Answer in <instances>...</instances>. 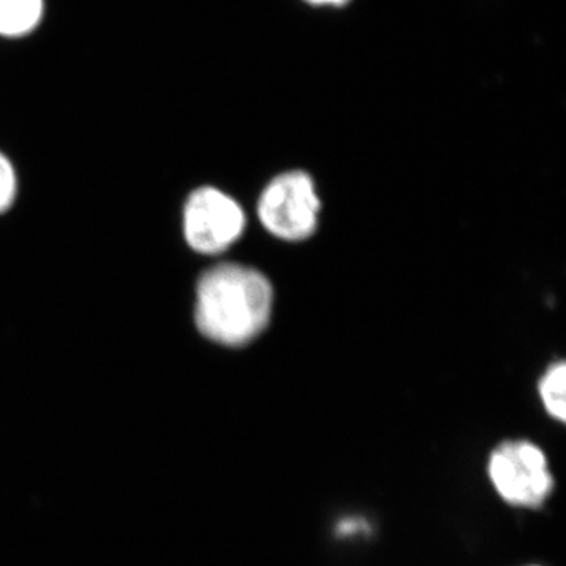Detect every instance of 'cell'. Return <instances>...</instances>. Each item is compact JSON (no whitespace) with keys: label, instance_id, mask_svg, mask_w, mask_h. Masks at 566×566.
I'll return each instance as SVG.
<instances>
[{"label":"cell","instance_id":"6da1fadb","mask_svg":"<svg viewBox=\"0 0 566 566\" xmlns=\"http://www.w3.org/2000/svg\"><path fill=\"white\" fill-rule=\"evenodd\" d=\"M273 305L274 289L262 271L221 263L197 282L193 322L208 340L238 348L266 329Z\"/></svg>","mask_w":566,"mask_h":566},{"label":"cell","instance_id":"7a4b0ae2","mask_svg":"<svg viewBox=\"0 0 566 566\" xmlns=\"http://www.w3.org/2000/svg\"><path fill=\"white\" fill-rule=\"evenodd\" d=\"M488 476L502 501L523 509H539L556 486L545 452L523 439L495 447L488 461Z\"/></svg>","mask_w":566,"mask_h":566},{"label":"cell","instance_id":"3957f363","mask_svg":"<svg viewBox=\"0 0 566 566\" xmlns=\"http://www.w3.org/2000/svg\"><path fill=\"white\" fill-rule=\"evenodd\" d=\"M322 200L314 178L290 170L268 182L256 205L264 229L283 241H304L316 232Z\"/></svg>","mask_w":566,"mask_h":566},{"label":"cell","instance_id":"277c9868","mask_svg":"<svg viewBox=\"0 0 566 566\" xmlns=\"http://www.w3.org/2000/svg\"><path fill=\"white\" fill-rule=\"evenodd\" d=\"M243 207L212 186L196 189L182 208V234L193 252L216 255L232 248L245 230Z\"/></svg>","mask_w":566,"mask_h":566},{"label":"cell","instance_id":"5b68a950","mask_svg":"<svg viewBox=\"0 0 566 566\" xmlns=\"http://www.w3.org/2000/svg\"><path fill=\"white\" fill-rule=\"evenodd\" d=\"M44 0H0V36L18 40L32 35L43 22Z\"/></svg>","mask_w":566,"mask_h":566},{"label":"cell","instance_id":"8992f818","mask_svg":"<svg viewBox=\"0 0 566 566\" xmlns=\"http://www.w3.org/2000/svg\"><path fill=\"white\" fill-rule=\"evenodd\" d=\"M539 398L547 415L565 423L566 420V364L564 360L551 364L539 379Z\"/></svg>","mask_w":566,"mask_h":566},{"label":"cell","instance_id":"52a82bcc","mask_svg":"<svg viewBox=\"0 0 566 566\" xmlns=\"http://www.w3.org/2000/svg\"><path fill=\"white\" fill-rule=\"evenodd\" d=\"M18 174L6 153L0 151V214L17 202Z\"/></svg>","mask_w":566,"mask_h":566},{"label":"cell","instance_id":"ba28073f","mask_svg":"<svg viewBox=\"0 0 566 566\" xmlns=\"http://www.w3.org/2000/svg\"><path fill=\"white\" fill-rule=\"evenodd\" d=\"M305 2L312 3V6L323 7V6H333V7H342L345 6L348 0H305Z\"/></svg>","mask_w":566,"mask_h":566},{"label":"cell","instance_id":"9c48e42d","mask_svg":"<svg viewBox=\"0 0 566 566\" xmlns=\"http://www.w3.org/2000/svg\"><path fill=\"white\" fill-rule=\"evenodd\" d=\"M528 566H539V565H528Z\"/></svg>","mask_w":566,"mask_h":566}]
</instances>
